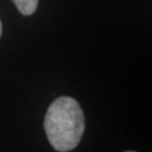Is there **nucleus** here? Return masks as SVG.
<instances>
[{
	"label": "nucleus",
	"instance_id": "nucleus-1",
	"mask_svg": "<svg viewBox=\"0 0 152 152\" xmlns=\"http://www.w3.org/2000/svg\"><path fill=\"white\" fill-rule=\"evenodd\" d=\"M44 129L55 150L68 152L79 144L85 132V116L76 99L62 96L48 108Z\"/></svg>",
	"mask_w": 152,
	"mask_h": 152
},
{
	"label": "nucleus",
	"instance_id": "nucleus-2",
	"mask_svg": "<svg viewBox=\"0 0 152 152\" xmlns=\"http://www.w3.org/2000/svg\"><path fill=\"white\" fill-rule=\"evenodd\" d=\"M12 2L23 15L29 16L36 10L38 0H12Z\"/></svg>",
	"mask_w": 152,
	"mask_h": 152
},
{
	"label": "nucleus",
	"instance_id": "nucleus-3",
	"mask_svg": "<svg viewBox=\"0 0 152 152\" xmlns=\"http://www.w3.org/2000/svg\"><path fill=\"white\" fill-rule=\"evenodd\" d=\"M1 34H2V24L0 22V36H1Z\"/></svg>",
	"mask_w": 152,
	"mask_h": 152
},
{
	"label": "nucleus",
	"instance_id": "nucleus-4",
	"mask_svg": "<svg viewBox=\"0 0 152 152\" xmlns=\"http://www.w3.org/2000/svg\"><path fill=\"white\" fill-rule=\"evenodd\" d=\"M126 152H135V151H126Z\"/></svg>",
	"mask_w": 152,
	"mask_h": 152
}]
</instances>
